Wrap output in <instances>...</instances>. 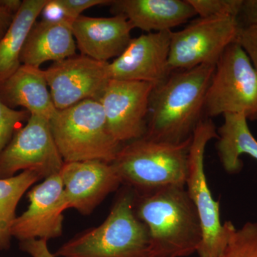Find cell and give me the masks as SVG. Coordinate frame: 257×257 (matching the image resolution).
<instances>
[{"instance_id":"obj_14","label":"cell","mask_w":257,"mask_h":257,"mask_svg":"<svg viewBox=\"0 0 257 257\" xmlns=\"http://www.w3.org/2000/svg\"><path fill=\"white\" fill-rule=\"evenodd\" d=\"M69 209L89 215L121 183L112 164L98 160L64 162L60 172Z\"/></svg>"},{"instance_id":"obj_16","label":"cell","mask_w":257,"mask_h":257,"mask_svg":"<svg viewBox=\"0 0 257 257\" xmlns=\"http://www.w3.org/2000/svg\"><path fill=\"white\" fill-rule=\"evenodd\" d=\"M111 5L114 15L148 33L172 31L197 15L187 0H114Z\"/></svg>"},{"instance_id":"obj_27","label":"cell","mask_w":257,"mask_h":257,"mask_svg":"<svg viewBox=\"0 0 257 257\" xmlns=\"http://www.w3.org/2000/svg\"><path fill=\"white\" fill-rule=\"evenodd\" d=\"M42 20L54 23L72 24L74 20L70 18L65 10L61 6L58 0H47L41 12Z\"/></svg>"},{"instance_id":"obj_23","label":"cell","mask_w":257,"mask_h":257,"mask_svg":"<svg viewBox=\"0 0 257 257\" xmlns=\"http://www.w3.org/2000/svg\"><path fill=\"white\" fill-rule=\"evenodd\" d=\"M199 18H238L243 0H187Z\"/></svg>"},{"instance_id":"obj_28","label":"cell","mask_w":257,"mask_h":257,"mask_svg":"<svg viewBox=\"0 0 257 257\" xmlns=\"http://www.w3.org/2000/svg\"><path fill=\"white\" fill-rule=\"evenodd\" d=\"M22 251L29 253L32 257H56L50 252L47 241L42 239H32L20 241Z\"/></svg>"},{"instance_id":"obj_22","label":"cell","mask_w":257,"mask_h":257,"mask_svg":"<svg viewBox=\"0 0 257 257\" xmlns=\"http://www.w3.org/2000/svg\"><path fill=\"white\" fill-rule=\"evenodd\" d=\"M219 257H257V222L246 223L239 229L235 227Z\"/></svg>"},{"instance_id":"obj_1","label":"cell","mask_w":257,"mask_h":257,"mask_svg":"<svg viewBox=\"0 0 257 257\" xmlns=\"http://www.w3.org/2000/svg\"><path fill=\"white\" fill-rule=\"evenodd\" d=\"M216 64L172 72L154 87L147 121V138L179 143L192 138L203 119L208 87Z\"/></svg>"},{"instance_id":"obj_15","label":"cell","mask_w":257,"mask_h":257,"mask_svg":"<svg viewBox=\"0 0 257 257\" xmlns=\"http://www.w3.org/2000/svg\"><path fill=\"white\" fill-rule=\"evenodd\" d=\"M81 55L99 62H109L122 54L132 40L134 28L122 15L111 18H90L81 15L72 25Z\"/></svg>"},{"instance_id":"obj_7","label":"cell","mask_w":257,"mask_h":257,"mask_svg":"<svg viewBox=\"0 0 257 257\" xmlns=\"http://www.w3.org/2000/svg\"><path fill=\"white\" fill-rule=\"evenodd\" d=\"M204 113L210 119L220 114H240L247 120L257 119V70L236 42L216 62Z\"/></svg>"},{"instance_id":"obj_24","label":"cell","mask_w":257,"mask_h":257,"mask_svg":"<svg viewBox=\"0 0 257 257\" xmlns=\"http://www.w3.org/2000/svg\"><path fill=\"white\" fill-rule=\"evenodd\" d=\"M30 113L27 110H16L5 105L0 100V154L8 146L15 133L28 122Z\"/></svg>"},{"instance_id":"obj_11","label":"cell","mask_w":257,"mask_h":257,"mask_svg":"<svg viewBox=\"0 0 257 257\" xmlns=\"http://www.w3.org/2000/svg\"><path fill=\"white\" fill-rule=\"evenodd\" d=\"M155 86L138 81L110 79L99 102L111 135L128 143L147 133L150 96Z\"/></svg>"},{"instance_id":"obj_3","label":"cell","mask_w":257,"mask_h":257,"mask_svg":"<svg viewBox=\"0 0 257 257\" xmlns=\"http://www.w3.org/2000/svg\"><path fill=\"white\" fill-rule=\"evenodd\" d=\"M133 189L120 194L104 222L74 236L56 257H155L150 232L137 215Z\"/></svg>"},{"instance_id":"obj_17","label":"cell","mask_w":257,"mask_h":257,"mask_svg":"<svg viewBox=\"0 0 257 257\" xmlns=\"http://www.w3.org/2000/svg\"><path fill=\"white\" fill-rule=\"evenodd\" d=\"M48 88L44 70L22 64L0 84V100L11 109L22 106L30 114L50 120L58 109Z\"/></svg>"},{"instance_id":"obj_4","label":"cell","mask_w":257,"mask_h":257,"mask_svg":"<svg viewBox=\"0 0 257 257\" xmlns=\"http://www.w3.org/2000/svg\"><path fill=\"white\" fill-rule=\"evenodd\" d=\"M191 141L166 143L144 136L123 145L111 164L121 183L138 194L185 186Z\"/></svg>"},{"instance_id":"obj_6","label":"cell","mask_w":257,"mask_h":257,"mask_svg":"<svg viewBox=\"0 0 257 257\" xmlns=\"http://www.w3.org/2000/svg\"><path fill=\"white\" fill-rule=\"evenodd\" d=\"M213 139H218L215 125L210 118H203L192 134L185 184L202 224V241L197 251L199 257H219L235 228L231 221L221 224L219 203L211 195L204 172L206 147Z\"/></svg>"},{"instance_id":"obj_19","label":"cell","mask_w":257,"mask_h":257,"mask_svg":"<svg viewBox=\"0 0 257 257\" xmlns=\"http://www.w3.org/2000/svg\"><path fill=\"white\" fill-rule=\"evenodd\" d=\"M224 123L218 128L216 150L221 165L227 173H239L247 155L257 161V140L253 136L243 114H224Z\"/></svg>"},{"instance_id":"obj_12","label":"cell","mask_w":257,"mask_h":257,"mask_svg":"<svg viewBox=\"0 0 257 257\" xmlns=\"http://www.w3.org/2000/svg\"><path fill=\"white\" fill-rule=\"evenodd\" d=\"M30 205L17 216L11 228L13 237L20 241L48 240L62 236L63 212L68 209L60 174L47 177L28 193Z\"/></svg>"},{"instance_id":"obj_10","label":"cell","mask_w":257,"mask_h":257,"mask_svg":"<svg viewBox=\"0 0 257 257\" xmlns=\"http://www.w3.org/2000/svg\"><path fill=\"white\" fill-rule=\"evenodd\" d=\"M109 63L76 55L53 62L44 70L57 109L63 110L89 99L99 101L111 79Z\"/></svg>"},{"instance_id":"obj_25","label":"cell","mask_w":257,"mask_h":257,"mask_svg":"<svg viewBox=\"0 0 257 257\" xmlns=\"http://www.w3.org/2000/svg\"><path fill=\"white\" fill-rule=\"evenodd\" d=\"M236 42L246 52L257 70V25L241 26Z\"/></svg>"},{"instance_id":"obj_5","label":"cell","mask_w":257,"mask_h":257,"mask_svg":"<svg viewBox=\"0 0 257 257\" xmlns=\"http://www.w3.org/2000/svg\"><path fill=\"white\" fill-rule=\"evenodd\" d=\"M50 126L64 162L111 164L123 146L111 135L99 101L89 99L57 111Z\"/></svg>"},{"instance_id":"obj_20","label":"cell","mask_w":257,"mask_h":257,"mask_svg":"<svg viewBox=\"0 0 257 257\" xmlns=\"http://www.w3.org/2000/svg\"><path fill=\"white\" fill-rule=\"evenodd\" d=\"M47 0H24L4 37L0 40V84L16 72L30 30Z\"/></svg>"},{"instance_id":"obj_29","label":"cell","mask_w":257,"mask_h":257,"mask_svg":"<svg viewBox=\"0 0 257 257\" xmlns=\"http://www.w3.org/2000/svg\"><path fill=\"white\" fill-rule=\"evenodd\" d=\"M239 18L242 20L241 26L257 25V0H243Z\"/></svg>"},{"instance_id":"obj_21","label":"cell","mask_w":257,"mask_h":257,"mask_svg":"<svg viewBox=\"0 0 257 257\" xmlns=\"http://www.w3.org/2000/svg\"><path fill=\"white\" fill-rule=\"evenodd\" d=\"M40 179V175L31 170L0 179V250L9 249L11 245V228L17 218L19 202L28 189Z\"/></svg>"},{"instance_id":"obj_8","label":"cell","mask_w":257,"mask_h":257,"mask_svg":"<svg viewBox=\"0 0 257 257\" xmlns=\"http://www.w3.org/2000/svg\"><path fill=\"white\" fill-rule=\"evenodd\" d=\"M239 20L233 17L199 18L183 30L171 32V73L203 64H216L225 50L236 41Z\"/></svg>"},{"instance_id":"obj_31","label":"cell","mask_w":257,"mask_h":257,"mask_svg":"<svg viewBox=\"0 0 257 257\" xmlns=\"http://www.w3.org/2000/svg\"><path fill=\"white\" fill-rule=\"evenodd\" d=\"M20 0H0V7L16 15L23 5Z\"/></svg>"},{"instance_id":"obj_9","label":"cell","mask_w":257,"mask_h":257,"mask_svg":"<svg viewBox=\"0 0 257 257\" xmlns=\"http://www.w3.org/2000/svg\"><path fill=\"white\" fill-rule=\"evenodd\" d=\"M64 163L51 132L50 120L31 114L0 154V179L27 170L35 171L42 179H46L60 174Z\"/></svg>"},{"instance_id":"obj_30","label":"cell","mask_w":257,"mask_h":257,"mask_svg":"<svg viewBox=\"0 0 257 257\" xmlns=\"http://www.w3.org/2000/svg\"><path fill=\"white\" fill-rule=\"evenodd\" d=\"M15 15L0 7V40L4 37L10 25L13 23Z\"/></svg>"},{"instance_id":"obj_2","label":"cell","mask_w":257,"mask_h":257,"mask_svg":"<svg viewBox=\"0 0 257 257\" xmlns=\"http://www.w3.org/2000/svg\"><path fill=\"white\" fill-rule=\"evenodd\" d=\"M137 215L150 232L155 257H187L197 253L202 228L185 186L135 192Z\"/></svg>"},{"instance_id":"obj_26","label":"cell","mask_w":257,"mask_h":257,"mask_svg":"<svg viewBox=\"0 0 257 257\" xmlns=\"http://www.w3.org/2000/svg\"><path fill=\"white\" fill-rule=\"evenodd\" d=\"M61 6L65 10L72 20H74L81 16L84 10L89 9L96 5L111 4L109 0H58Z\"/></svg>"},{"instance_id":"obj_18","label":"cell","mask_w":257,"mask_h":257,"mask_svg":"<svg viewBox=\"0 0 257 257\" xmlns=\"http://www.w3.org/2000/svg\"><path fill=\"white\" fill-rule=\"evenodd\" d=\"M72 25L43 20L36 22L22 51L21 64L40 68L49 61L58 62L76 55L77 44Z\"/></svg>"},{"instance_id":"obj_13","label":"cell","mask_w":257,"mask_h":257,"mask_svg":"<svg viewBox=\"0 0 257 257\" xmlns=\"http://www.w3.org/2000/svg\"><path fill=\"white\" fill-rule=\"evenodd\" d=\"M171 32H151L132 39L122 54L109 62L110 79L148 82L155 87L165 81L171 74Z\"/></svg>"}]
</instances>
